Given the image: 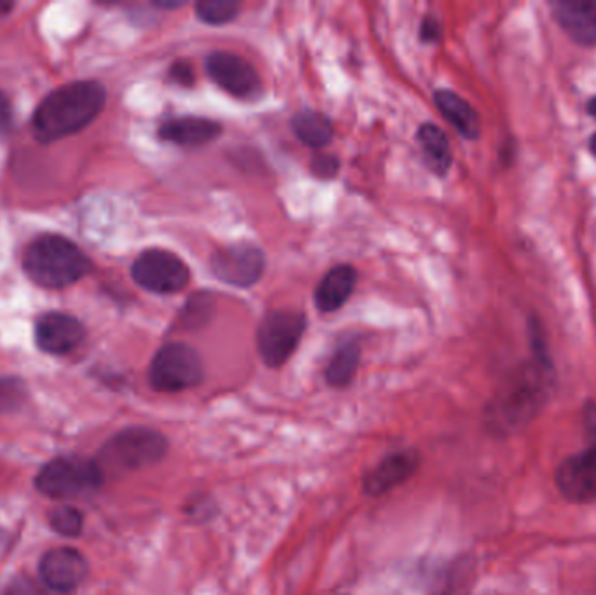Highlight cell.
<instances>
[{
  "instance_id": "cb8c5ba5",
  "label": "cell",
  "mask_w": 596,
  "mask_h": 595,
  "mask_svg": "<svg viewBox=\"0 0 596 595\" xmlns=\"http://www.w3.org/2000/svg\"><path fill=\"white\" fill-rule=\"evenodd\" d=\"M27 398V390L18 379H0V414L20 409Z\"/></svg>"
},
{
  "instance_id": "ba28073f",
  "label": "cell",
  "mask_w": 596,
  "mask_h": 595,
  "mask_svg": "<svg viewBox=\"0 0 596 595\" xmlns=\"http://www.w3.org/2000/svg\"><path fill=\"white\" fill-rule=\"evenodd\" d=\"M132 280L149 292L177 293L186 289L190 280L187 264L168 250H145L131 266Z\"/></svg>"
},
{
  "instance_id": "ac0fdd59",
  "label": "cell",
  "mask_w": 596,
  "mask_h": 595,
  "mask_svg": "<svg viewBox=\"0 0 596 595\" xmlns=\"http://www.w3.org/2000/svg\"><path fill=\"white\" fill-rule=\"evenodd\" d=\"M434 102L438 109L455 129L457 134L462 135L466 140H478L482 128H480V117L477 111L471 107V103L466 102L462 97L454 93L451 89H440L434 93Z\"/></svg>"
},
{
  "instance_id": "1f68e13d",
  "label": "cell",
  "mask_w": 596,
  "mask_h": 595,
  "mask_svg": "<svg viewBox=\"0 0 596 595\" xmlns=\"http://www.w3.org/2000/svg\"><path fill=\"white\" fill-rule=\"evenodd\" d=\"M14 10V4H11V2H4V0H0V18L2 16H5V14L10 13V11Z\"/></svg>"
},
{
  "instance_id": "4dcf8cb0",
  "label": "cell",
  "mask_w": 596,
  "mask_h": 595,
  "mask_svg": "<svg viewBox=\"0 0 596 595\" xmlns=\"http://www.w3.org/2000/svg\"><path fill=\"white\" fill-rule=\"evenodd\" d=\"M154 5H157V8H163V10H177V8H181V5H183V2H155Z\"/></svg>"
},
{
  "instance_id": "603a6c76",
  "label": "cell",
  "mask_w": 596,
  "mask_h": 595,
  "mask_svg": "<svg viewBox=\"0 0 596 595\" xmlns=\"http://www.w3.org/2000/svg\"><path fill=\"white\" fill-rule=\"evenodd\" d=\"M49 524L63 536H79L83 531V516L74 507H58L49 516Z\"/></svg>"
},
{
  "instance_id": "3957f363",
  "label": "cell",
  "mask_w": 596,
  "mask_h": 595,
  "mask_svg": "<svg viewBox=\"0 0 596 595\" xmlns=\"http://www.w3.org/2000/svg\"><path fill=\"white\" fill-rule=\"evenodd\" d=\"M102 482V470L97 463L71 456L48 463L39 471L36 485L48 498L74 499L94 493Z\"/></svg>"
},
{
  "instance_id": "4316f807",
  "label": "cell",
  "mask_w": 596,
  "mask_h": 595,
  "mask_svg": "<svg viewBox=\"0 0 596 595\" xmlns=\"http://www.w3.org/2000/svg\"><path fill=\"white\" fill-rule=\"evenodd\" d=\"M169 74H172V79L175 80V83H178V85H194V72H192V67H190L189 63H175V65H173L172 67V71H169Z\"/></svg>"
},
{
  "instance_id": "9c48e42d",
  "label": "cell",
  "mask_w": 596,
  "mask_h": 595,
  "mask_svg": "<svg viewBox=\"0 0 596 595\" xmlns=\"http://www.w3.org/2000/svg\"><path fill=\"white\" fill-rule=\"evenodd\" d=\"M213 275L224 283L246 289L261 280L265 269V255L258 246L248 241L227 244L217 250L210 261Z\"/></svg>"
},
{
  "instance_id": "277c9868",
  "label": "cell",
  "mask_w": 596,
  "mask_h": 595,
  "mask_svg": "<svg viewBox=\"0 0 596 595\" xmlns=\"http://www.w3.org/2000/svg\"><path fill=\"white\" fill-rule=\"evenodd\" d=\"M201 356L186 342H169L152 358L149 381L155 391L178 393L192 390L203 382Z\"/></svg>"
},
{
  "instance_id": "4fadbf2b",
  "label": "cell",
  "mask_w": 596,
  "mask_h": 595,
  "mask_svg": "<svg viewBox=\"0 0 596 595\" xmlns=\"http://www.w3.org/2000/svg\"><path fill=\"white\" fill-rule=\"evenodd\" d=\"M85 327L74 316L48 313L36 325L37 346L49 355H66L85 341Z\"/></svg>"
},
{
  "instance_id": "6da1fadb",
  "label": "cell",
  "mask_w": 596,
  "mask_h": 595,
  "mask_svg": "<svg viewBox=\"0 0 596 595\" xmlns=\"http://www.w3.org/2000/svg\"><path fill=\"white\" fill-rule=\"evenodd\" d=\"M105 100V88L94 80H79L58 88L45 98L34 116L37 140L54 142L77 134L100 116Z\"/></svg>"
},
{
  "instance_id": "9a60e30c",
  "label": "cell",
  "mask_w": 596,
  "mask_h": 595,
  "mask_svg": "<svg viewBox=\"0 0 596 595\" xmlns=\"http://www.w3.org/2000/svg\"><path fill=\"white\" fill-rule=\"evenodd\" d=\"M419 454L416 451L405 450L389 454L382 461L377 463L376 467L368 471L363 479V489L370 496H380V494L393 491L397 485H402L405 480L410 479L419 468Z\"/></svg>"
},
{
  "instance_id": "7a4b0ae2",
  "label": "cell",
  "mask_w": 596,
  "mask_h": 595,
  "mask_svg": "<svg viewBox=\"0 0 596 595\" xmlns=\"http://www.w3.org/2000/svg\"><path fill=\"white\" fill-rule=\"evenodd\" d=\"M25 271L45 289H66L91 271V261L85 252L63 236H40L28 244Z\"/></svg>"
},
{
  "instance_id": "d6986e66",
  "label": "cell",
  "mask_w": 596,
  "mask_h": 595,
  "mask_svg": "<svg viewBox=\"0 0 596 595\" xmlns=\"http://www.w3.org/2000/svg\"><path fill=\"white\" fill-rule=\"evenodd\" d=\"M417 140L429 169L440 177L448 174L452 166V149L445 131L433 123H426L417 131Z\"/></svg>"
},
{
  "instance_id": "2e32d148",
  "label": "cell",
  "mask_w": 596,
  "mask_h": 595,
  "mask_svg": "<svg viewBox=\"0 0 596 595\" xmlns=\"http://www.w3.org/2000/svg\"><path fill=\"white\" fill-rule=\"evenodd\" d=\"M221 135V126L206 117H175L166 121L160 128L164 142L181 147H201L212 143Z\"/></svg>"
},
{
  "instance_id": "8fae6325",
  "label": "cell",
  "mask_w": 596,
  "mask_h": 595,
  "mask_svg": "<svg viewBox=\"0 0 596 595\" xmlns=\"http://www.w3.org/2000/svg\"><path fill=\"white\" fill-rule=\"evenodd\" d=\"M544 402V374L534 379H521L518 384L499 398L495 405L494 418L500 428L523 427L535 414L540 413Z\"/></svg>"
},
{
  "instance_id": "484cf974",
  "label": "cell",
  "mask_w": 596,
  "mask_h": 595,
  "mask_svg": "<svg viewBox=\"0 0 596 595\" xmlns=\"http://www.w3.org/2000/svg\"><path fill=\"white\" fill-rule=\"evenodd\" d=\"M442 31L440 22L433 18V16H428L422 22V25H420V40L428 42V45L429 42H438V40L442 39Z\"/></svg>"
},
{
  "instance_id": "5bb4252c",
  "label": "cell",
  "mask_w": 596,
  "mask_h": 595,
  "mask_svg": "<svg viewBox=\"0 0 596 595\" xmlns=\"http://www.w3.org/2000/svg\"><path fill=\"white\" fill-rule=\"evenodd\" d=\"M553 18L575 45L596 46V2L586 0H553L549 2Z\"/></svg>"
},
{
  "instance_id": "83f0119b",
  "label": "cell",
  "mask_w": 596,
  "mask_h": 595,
  "mask_svg": "<svg viewBox=\"0 0 596 595\" xmlns=\"http://www.w3.org/2000/svg\"><path fill=\"white\" fill-rule=\"evenodd\" d=\"M11 121H13V114H11V103L5 94L0 93V134H5L11 128Z\"/></svg>"
},
{
  "instance_id": "ffe728a7",
  "label": "cell",
  "mask_w": 596,
  "mask_h": 595,
  "mask_svg": "<svg viewBox=\"0 0 596 595\" xmlns=\"http://www.w3.org/2000/svg\"><path fill=\"white\" fill-rule=\"evenodd\" d=\"M292 129L295 137L310 149H322L333 138V125L321 112H296L292 119Z\"/></svg>"
},
{
  "instance_id": "f546056e",
  "label": "cell",
  "mask_w": 596,
  "mask_h": 595,
  "mask_svg": "<svg viewBox=\"0 0 596 595\" xmlns=\"http://www.w3.org/2000/svg\"><path fill=\"white\" fill-rule=\"evenodd\" d=\"M586 112L587 116H592L593 119H596V94L592 98V100H587Z\"/></svg>"
},
{
  "instance_id": "f1b7e54d",
  "label": "cell",
  "mask_w": 596,
  "mask_h": 595,
  "mask_svg": "<svg viewBox=\"0 0 596 595\" xmlns=\"http://www.w3.org/2000/svg\"><path fill=\"white\" fill-rule=\"evenodd\" d=\"M10 595H42V592H39V588H36L30 580H22V582H16L14 586H11Z\"/></svg>"
},
{
  "instance_id": "30bf717a",
  "label": "cell",
  "mask_w": 596,
  "mask_h": 595,
  "mask_svg": "<svg viewBox=\"0 0 596 595\" xmlns=\"http://www.w3.org/2000/svg\"><path fill=\"white\" fill-rule=\"evenodd\" d=\"M206 72L213 83L236 98H255L261 94L262 80L252 63L238 54L215 51L206 59Z\"/></svg>"
},
{
  "instance_id": "8992f818",
  "label": "cell",
  "mask_w": 596,
  "mask_h": 595,
  "mask_svg": "<svg viewBox=\"0 0 596 595\" xmlns=\"http://www.w3.org/2000/svg\"><path fill=\"white\" fill-rule=\"evenodd\" d=\"M587 445L581 453L569 456L557 468V488L569 502L592 503L596 499V405L587 404Z\"/></svg>"
},
{
  "instance_id": "d4e9b609",
  "label": "cell",
  "mask_w": 596,
  "mask_h": 595,
  "mask_svg": "<svg viewBox=\"0 0 596 595\" xmlns=\"http://www.w3.org/2000/svg\"><path fill=\"white\" fill-rule=\"evenodd\" d=\"M339 168H341V163H339L335 156H331V154H319L310 163L313 174L318 175L319 178L335 177L339 174Z\"/></svg>"
},
{
  "instance_id": "52a82bcc",
  "label": "cell",
  "mask_w": 596,
  "mask_h": 595,
  "mask_svg": "<svg viewBox=\"0 0 596 595\" xmlns=\"http://www.w3.org/2000/svg\"><path fill=\"white\" fill-rule=\"evenodd\" d=\"M168 442L160 431L145 427H131L121 431L106 444L103 459L123 470L152 467L166 456Z\"/></svg>"
},
{
  "instance_id": "d6a6232c",
  "label": "cell",
  "mask_w": 596,
  "mask_h": 595,
  "mask_svg": "<svg viewBox=\"0 0 596 595\" xmlns=\"http://www.w3.org/2000/svg\"><path fill=\"white\" fill-rule=\"evenodd\" d=\"M589 151H592L593 156L596 157V134L589 138Z\"/></svg>"
},
{
  "instance_id": "44dd1931",
  "label": "cell",
  "mask_w": 596,
  "mask_h": 595,
  "mask_svg": "<svg viewBox=\"0 0 596 595\" xmlns=\"http://www.w3.org/2000/svg\"><path fill=\"white\" fill-rule=\"evenodd\" d=\"M359 356H362V350H359L358 342H344L337 347L335 353L328 362L327 370H325V379L328 384L333 388L350 387L354 376L358 372Z\"/></svg>"
},
{
  "instance_id": "e0dca14e",
  "label": "cell",
  "mask_w": 596,
  "mask_h": 595,
  "mask_svg": "<svg viewBox=\"0 0 596 595\" xmlns=\"http://www.w3.org/2000/svg\"><path fill=\"white\" fill-rule=\"evenodd\" d=\"M356 281H358V275L353 267L347 264L333 267L322 276V280L319 281L318 289L314 293L316 307L321 313L339 312L353 295Z\"/></svg>"
},
{
  "instance_id": "7402d4cb",
  "label": "cell",
  "mask_w": 596,
  "mask_h": 595,
  "mask_svg": "<svg viewBox=\"0 0 596 595\" xmlns=\"http://www.w3.org/2000/svg\"><path fill=\"white\" fill-rule=\"evenodd\" d=\"M239 11H241V4L236 0H201L195 4L198 18L208 25H226L234 22Z\"/></svg>"
},
{
  "instance_id": "7c38bea8",
  "label": "cell",
  "mask_w": 596,
  "mask_h": 595,
  "mask_svg": "<svg viewBox=\"0 0 596 595\" xmlns=\"http://www.w3.org/2000/svg\"><path fill=\"white\" fill-rule=\"evenodd\" d=\"M86 574L88 562L74 548H54L40 559V578L56 594L76 591L85 582Z\"/></svg>"
},
{
  "instance_id": "5b68a950",
  "label": "cell",
  "mask_w": 596,
  "mask_h": 595,
  "mask_svg": "<svg viewBox=\"0 0 596 595\" xmlns=\"http://www.w3.org/2000/svg\"><path fill=\"white\" fill-rule=\"evenodd\" d=\"M305 327L307 318L304 313L293 309L267 313L256 330V347L264 364L270 369L287 364L301 344Z\"/></svg>"
}]
</instances>
